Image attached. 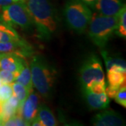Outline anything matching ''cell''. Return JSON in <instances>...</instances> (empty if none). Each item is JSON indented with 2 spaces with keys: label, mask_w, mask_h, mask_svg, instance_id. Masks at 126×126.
Segmentation results:
<instances>
[{
  "label": "cell",
  "mask_w": 126,
  "mask_h": 126,
  "mask_svg": "<svg viewBox=\"0 0 126 126\" xmlns=\"http://www.w3.org/2000/svg\"><path fill=\"white\" fill-rule=\"evenodd\" d=\"M107 84L97 83L83 88V95L92 109H104L109 104V98L105 92Z\"/></svg>",
  "instance_id": "cell-7"
},
{
  "label": "cell",
  "mask_w": 126,
  "mask_h": 126,
  "mask_svg": "<svg viewBox=\"0 0 126 126\" xmlns=\"http://www.w3.org/2000/svg\"><path fill=\"white\" fill-rule=\"evenodd\" d=\"M15 76H16V79H15L16 82L20 83L21 85L27 88L28 90L32 91L33 83L32 79L31 70L27 62H25V63L24 64V66L20 72L17 74H15Z\"/></svg>",
  "instance_id": "cell-14"
},
{
  "label": "cell",
  "mask_w": 126,
  "mask_h": 126,
  "mask_svg": "<svg viewBox=\"0 0 126 126\" xmlns=\"http://www.w3.org/2000/svg\"><path fill=\"white\" fill-rule=\"evenodd\" d=\"M11 85L13 89V94L18 98L22 106L23 102L25 101V99H27L29 94H30L32 91L28 90L27 88H25L24 86L16 81L13 82Z\"/></svg>",
  "instance_id": "cell-16"
},
{
  "label": "cell",
  "mask_w": 126,
  "mask_h": 126,
  "mask_svg": "<svg viewBox=\"0 0 126 126\" xmlns=\"http://www.w3.org/2000/svg\"><path fill=\"white\" fill-rule=\"evenodd\" d=\"M30 67L34 86L41 96L49 97L56 79V71L40 55L33 58Z\"/></svg>",
  "instance_id": "cell-2"
},
{
  "label": "cell",
  "mask_w": 126,
  "mask_h": 126,
  "mask_svg": "<svg viewBox=\"0 0 126 126\" xmlns=\"http://www.w3.org/2000/svg\"><path fill=\"white\" fill-rule=\"evenodd\" d=\"M0 20L11 26L13 25L19 26L23 30H28L32 25L31 17L23 1L2 7Z\"/></svg>",
  "instance_id": "cell-5"
},
{
  "label": "cell",
  "mask_w": 126,
  "mask_h": 126,
  "mask_svg": "<svg viewBox=\"0 0 126 126\" xmlns=\"http://www.w3.org/2000/svg\"><path fill=\"white\" fill-rule=\"evenodd\" d=\"M2 35H3V32L0 31V42L2 41Z\"/></svg>",
  "instance_id": "cell-30"
},
{
  "label": "cell",
  "mask_w": 126,
  "mask_h": 126,
  "mask_svg": "<svg viewBox=\"0 0 126 126\" xmlns=\"http://www.w3.org/2000/svg\"><path fill=\"white\" fill-rule=\"evenodd\" d=\"M109 86L119 89L121 86L126 83V69L121 67L114 68L107 71Z\"/></svg>",
  "instance_id": "cell-13"
},
{
  "label": "cell",
  "mask_w": 126,
  "mask_h": 126,
  "mask_svg": "<svg viewBox=\"0 0 126 126\" xmlns=\"http://www.w3.org/2000/svg\"><path fill=\"white\" fill-rule=\"evenodd\" d=\"M3 124H4V121H3V120H2L1 116H0V126H3Z\"/></svg>",
  "instance_id": "cell-29"
},
{
  "label": "cell",
  "mask_w": 126,
  "mask_h": 126,
  "mask_svg": "<svg viewBox=\"0 0 126 126\" xmlns=\"http://www.w3.org/2000/svg\"><path fill=\"white\" fill-rule=\"evenodd\" d=\"M39 97L35 93H32L25 99L21 106L20 109L17 111V113L20 115L23 119L25 121L27 126H30L32 120L36 117L38 111Z\"/></svg>",
  "instance_id": "cell-8"
},
{
  "label": "cell",
  "mask_w": 126,
  "mask_h": 126,
  "mask_svg": "<svg viewBox=\"0 0 126 126\" xmlns=\"http://www.w3.org/2000/svg\"><path fill=\"white\" fill-rule=\"evenodd\" d=\"M7 101H8V102H9L14 108H15L16 109H17V111L21 107V104L20 103L19 100H18V98H17L14 94L10 97V98H9Z\"/></svg>",
  "instance_id": "cell-25"
},
{
  "label": "cell",
  "mask_w": 126,
  "mask_h": 126,
  "mask_svg": "<svg viewBox=\"0 0 126 126\" xmlns=\"http://www.w3.org/2000/svg\"><path fill=\"white\" fill-rule=\"evenodd\" d=\"M115 101L119 104L120 105H121L123 107H126V83L122 85L121 88L118 89L117 93L116 94V96L114 97Z\"/></svg>",
  "instance_id": "cell-21"
},
{
  "label": "cell",
  "mask_w": 126,
  "mask_h": 126,
  "mask_svg": "<svg viewBox=\"0 0 126 126\" xmlns=\"http://www.w3.org/2000/svg\"><path fill=\"white\" fill-rule=\"evenodd\" d=\"M13 3H14L13 0H0V8L1 9L2 7L11 4Z\"/></svg>",
  "instance_id": "cell-26"
},
{
  "label": "cell",
  "mask_w": 126,
  "mask_h": 126,
  "mask_svg": "<svg viewBox=\"0 0 126 126\" xmlns=\"http://www.w3.org/2000/svg\"><path fill=\"white\" fill-rule=\"evenodd\" d=\"M37 116L43 126H55L57 125L53 113L45 104H41L39 107Z\"/></svg>",
  "instance_id": "cell-15"
},
{
  "label": "cell",
  "mask_w": 126,
  "mask_h": 126,
  "mask_svg": "<svg viewBox=\"0 0 126 126\" xmlns=\"http://www.w3.org/2000/svg\"><path fill=\"white\" fill-rule=\"evenodd\" d=\"M1 85H2V83H1V81H0V86H1Z\"/></svg>",
  "instance_id": "cell-32"
},
{
  "label": "cell",
  "mask_w": 126,
  "mask_h": 126,
  "mask_svg": "<svg viewBox=\"0 0 126 126\" xmlns=\"http://www.w3.org/2000/svg\"><path fill=\"white\" fill-rule=\"evenodd\" d=\"M0 55H1V53H0Z\"/></svg>",
  "instance_id": "cell-33"
},
{
  "label": "cell",
  "mask_w": 126,
  "mask_h": 126,
  "mask_svg": "<svg viewBox=\"0 0 126 126\" xmlns=\"http://www.w3.org/2000/svg\"><path fill=\"white\" fill-rule=\"evenodd\" d=\"M13 94V89L11 84L2 83L0 86V102L4 103Z\"/></svg>",
  "instance_id": "cell-20"
},
{
  "label": "cell",
  "mask_w": 126,
  "mask_h": 126,
  "mask_svg": "<svg viewBox=\"0 0 126 126\" xmlns=\"http://www.w3.org/2000/svg\"><path fill=\"white\" fill-rule=\"evenodd\" d=\"M79 76L83 88L97 83L106 84L102 64L96 55H90L83 62L79 70Z\"/></svg>",
  "instance_id": "cell-6"
},
{
  "label": "cell",
  "mask_w": 126,
  "mask_h": 126,
  "mask_svg": "<svg viewBox=\"0 0 126 126\" xmlns=\"http://www.w3.org/2000/svg\"><path fill=\"white\" fill-rule=\"evenodd\" d=\"M102 55L103 57L104 60L105 62V64L107 67V70H109V69L113 67V66H120L122 67H126V61L124 60L121 58H112L110 55H109L108 53L106 51H102Z\"/></svg>",
  "instance_id": "cell-18"
},
{
  "label": "cell",
  "mask_w": 126,
  "mask_h": 126,
  "mask_svg": "<svg viewBox=\"0 0 126 126\" xmlns=\"http://www.w3.org/2000/svg\"><path fill=\"white\" fill-rule=\"evenodd\" d=\"M81 1L86 5H89L91 6H93V5L97 1V0H81Z\"/></svg>",
  "instance_id": "cell-27"
},
{
  "label": "cell",
  "mask_w": 126,
  "mask_h": 126,
  "mask_svg": "<svg viewBox=\"0 0 126 126\" xmlns=\"http://www.w3.org/2000/svg\"><path fill=\"white\" fill-rule=\"evenodd\" d=\"M2 104H3V103L0 102V116H1V112H2Z\"/></svg>",
  "instance_id": "cell-28"
},
{
  "label": "cell",
  "mask_w": 126,
  "mask_h": 126,
  "mask_svg": "<svg viewBox=\"0 0 126 126\" xmlns=\"http://www.w3.org/2000/svg\"><path fill=\"white\" fill-rule=\"evenodd\" d=\"M13 1H14V3H15V2H18V1H21L23 0H13Z\"/></svg>",
  "instance_id": "cell-31"
},
{
  "label": "cell",
  "mask_w": 126,
  "mask_h": 126,
  "mask_svg": "<svg viewBox=\"0 0 126 126\" xmlns=\"http://www.w3.org/2000/svg\"><path fill=\"white\" fill-rule=\"evenodd\" d=\"M0 53H13L25 58L31 54L32 49L28 43L20 39L15 41L0 42Z\"/></svg>",
  "instance_id": "cell-12"
},
{
  "label": "cell",
  "mask_w": 126,
  "mask_h": 126,
  "mask_svg": "<svg viewBox=\"0 0 126 126\" xmlns=\"http://www.w3.org/2000/svg\"><path fill=\"white\" fill-rule=\"evenodd\" d=\"M39 36L48 40L57 28L58 21L55 11L50 0H27L25 4Z\"/></svg>",
  "instance_id": "cell-1"
},
{
  "label": "cell",
  "mask_w": 126,
  "mask_h": 126,
  "mask_svg": "<svg viewBox=\"0 0 126 126\" xmlns=\"http://www.w3.org/2000/svg\"><path fill=\"white\" fill-rule=\"evenodd\" d=\"M116 34L126 38V5L122 8L118 14V23Z\"/></svg>",
  "instance_id": "cell-17"
},
{
  "label": "cell",
  "mask_w": 126,
  "mask_h": 126,
  "mask_svg": "<svg viewBox=\"0 0 126 126\" xmlns=\"http://www.w3.org/2000/svg\"><path fill=\"white\" fill-rule=\"evenodd\" d=\"M92 11L81 0L69 1L64 9V16L68 27L79 34L86 30L92 18Z\"/></svg>",
  "instance_id": "cell-4"
},
{
  "label": "cell",
  "mask_w": 126,
  "mask_h": 126,
  "mask_svg": "<svg viewBox=\"0 0 126 126\" xmlns=\"http://www.w3.org/2000/svg\"><path fill=\"white\" fill-rule=\"evenodd\" d=\"M16 76L14 72L0 69V81L2 83L11 84L15 81Z\"/></svg>",
  "instance_id": "cell-22"
},
{
  "label": "cell",
  "mask_w": 126,
  "mask_h": 126,
  "mask_svg": "<svg viewBox=\"0 0 126 126\" xmlns=\"http://www.w3.org/2000/svg\"><path fill=\"white\" fill-rule=\"evenodd\" d=\"M118 23V14L114 16L92 15L88 31L90 39L97 46L104 48L113 34H116Z\"/></svg>",
  "instance_id": "cell-3"
},
{
  "label": "cell",
  "mask_w": 126,
  "mask_h": 126,
  "mask_svg": "<svg viewBox=\"0 0 126 126\" xmlns=\"http://www.w3.org/2000/svg\"><path fill=\"white\" fill-rule=\"evenodd\" d=\"M0 31L9 32V33L13 34H18V33L12 27L11 25L3 22L1 20H0Z\"/></svg>",
  "instance_id": "cell-24"
},
{
  "label": "cell",
  "mask_w": 126,
  "mask_h": 126,
  "mask_svg": "<svg viewBox=\"0 0 126 126\" xmlns=\"http://www.w3.org/2000/svg\"><path fill=\"white\" fill-rule=\"evenodd\" d=\"M92 124L95 126H125V121L121 116L112 110H106L97 113L92 118Z\"/></svg>",
  "instance_id": "cell-9"
},
{
  "label": "cell",
  "mask_w": 126,
  "mask_h": 126,
  "mask_svg": "<svg viewBox=\"0 0 126 126\" xmlns=\"http://www.w3.org/2000/svg\"><path fill=\"white\" fill-rule=\"evenodd\" d=\"M3 126H27V124L25 121L23 119L22 116L20 115L16 114L13 117L9 118L4 123Z\"/></svg>",
  "instance_id": "cell-23"
},
{
  "label": "cell",
  "mask_w": 126,
  "mask_h": 126,
  "mask_svg": "<svg viewBox=\"0 0 126 126\" xmlns=\"http://www.w3.org/2000/svg\"><path fill=\"white\" fill-rule=\"evenodd\" d=\"M26 60L24 57L13 53H1L0 69L17 74L21 70Z\"/></svg>",
  "instance_id": "cell-10"
},
{
  "label": "cell",
  "mask_w": 126,
  "mask_h": 126,
  "mask_svg": "<svg viewBox=\"0 0 126 126\" xmlns=\"http://www.w3.org/2000/svg\"><path fill=\"white\" fill-rule=\"evenodd\" d=\"M125 6L121 0H97L93 5L97 13L102 16H117Z\"/></svg>",
  "instance_id": "cell-11"
},
{
  "label": "cell",
  "mask_w": 126,
  "mask_h": 126,
  "mask_svg": "<svg viewBox=\"0 0 126 126\" xmlns=\"http://www.w3.org/2000/svg\"><path fill=\"white\" fill-rule=\"evenodd\" d=\"M17 113V109L14 108L8 102V101L4 102L2 104V112L1 114V116L2 118V120L4 123L9 118L13 117ZM4 125V124H3Z\"/></svg>",
  "instance_id": "cell-19"
}]
</instances>
